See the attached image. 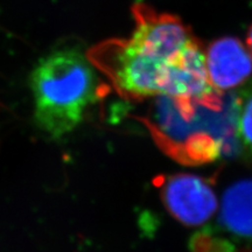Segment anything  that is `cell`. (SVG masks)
Listing matches in <instances>:
<instances>
[{
  "label": "cell",
  "instance_id": "cell-3",
  "mask_svg": "<svg viewBox=\"0 0 252 252\" xmlns=\"http://www.w3.org/2000/svg\"><path fill=\"white\" fill-rule=\"evenodd\" d=\"M154 184L168 213L185 225L206 223L217 209V198L206 179L193 174L159 176Z\"/></svg>",
  "mask_w": 252,
  "mask_h": 252
},
{
  "label": "cell",
  "instance_id": "cell-9",
  "mask_svg": "<svg viewBox=\"0 0 252 252\" xmlns=\"http://www.w3.org/2000/svg\"><path fill=\"white\" fill-rule=\"evenodd\" d=\"M248 45H249V49H250V53L252 55V26L250 28V31H249V34H248Z\"/></svg>",
  "mask_w": 252,
  "mask_h": 252
},
{
  "label": "cell",
  "instance_id": "cell-4",
  "mask_svg": "<svg viewBox=\"0 0 252 252\" xmlns=\"http://www.w3.org/2000/svg\"><path fill=\"white\" fill-rule=\"evenodd\" d=\"M206 67L210 84L229 90L242 84L252 72L250 52L236 37H220L208 47Z\"/></svg>",
  "mask_w": 252,
  "mask_h": 252
},
{
  "label": "cell",
  "instance_id": "cell-7",
  "mask_svg": "<svg viewBox=\"0 0 252 252\" xmlns=\"http://www.w3.org/2000/svg\"><path fill=\"white\" fill-rule=\"evenodd\" d=\"M241 105H239L237 133L242 141L243 149L252 156V88L239 94Z\"/></svg>",
  "mask_w": 252,
  "mask_h": 252
},
{
  "label": "cell",
  "instance_id": "cell-1",
  "mask_svg": "<svg viewBox=\"0 0 252 252\" xmlns=\"http://www.w3.org/2000/svg\"><path fill=\"white\" fill-rule=\"evenodd\" d=\"M130 39L103 41L87 52L89 61L126 99L154 94L188 98L212 109L223 94L210 84L206 55L179 18L159 14L144 4L133 7Z\"/></svg>",
  "mask_w": 252,
  "mask_h": 252
},
{
  "label": "cell",
  "instance_id": "cell-8",
  "mask_svg": "<svg viewBox=\"0 0 252 252\" xmlns=\"http://www.w3.org/2000/svg\"><path fill=\"white\" fill-rule=\"evenodd\" d=\"M191 252H235L234 244L214 234L210 229H203L191 237L189 242Z\"/></svg>",
  "mask_w": 252,
  "mask_h": 252
},
{
  "label": "cell",
  "instance_id": "cell-5",
  "mask_svg": "<svg viewBox=\"0 0 252 252\" xmlns=\"http://www.w3.org/2000/svg\"><path fill=\"white\" fill-rule=\"evenodd\" d=\"M219 222L235 237L252 242V179L238 180L225 189Z\"/></svg>",
  "mask_w": 252,
  "mask_h": 252
},
{
  "label": "cell",
  "instance_id": "cell-2",
  "mask_svg": "<svg viewBox=\"0 0 252 252\" xmlns=\"http://www.w3.org/2000/svg\"><path fill=\"white\" fill-rule=\"evenodd\" d=\"M34 119L37 127L54 139L70 133L86 112L109 93L87 54L76 48L50 53L31 74Z\"/></svg>",
  "mask_w": 252,
  "mask_h": 252
},
{
  "label": "cell",
  "instance_id": "cell-6",
  "mask_svg": "<svg viewBox=\"0 0 252 252\" xmlns=\"http://www.w3.org/2000/svg\"><path fill=\"white\" fill-rule=\"evenodd\" d=\"M222 154V143L207 132L190 134L181 145L178 161L185 165L212 162Z\"/></svg>",
  "mask_w": 252,
  "mask_h": 252
}]
</instances>
